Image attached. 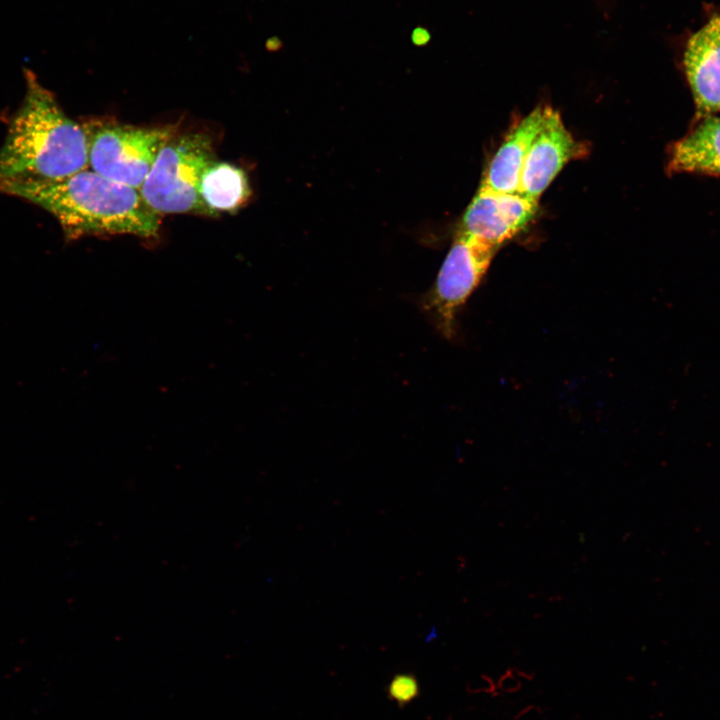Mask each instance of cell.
Listing matches in <instances>:
<instances>
[{
    "instance_id": "cell-1",
    "label": "cell",
    "mask_w": 720,
    "mask_h": 720,
    "mask_svg": "<svg viewBox=\"0 0 720 720\" xmlns=\"http://www.w3.org/2000/svg\"><path fill=\"white\" fill-rule=\"evenodd\" d=\"M0 193L29 201L55 217L68 240L85 236L157 235L158 213L141 192L90 168L61 179L0 178Z\"/></svg>"
},
{
    "instance_id": "cell-2",
    "label": "cell",
    "mask_w": 720,
    "mask_h": 720,
    "mask_svg": "<svg viewBox=\"0 0 720 720\" xmlns=\"http://www.w3.org/2000/svg\"><path fill=\"white\" fill-rule=\"evenodd\" d=\"M25 95L0 147V178L61 179L89 168L82 125L69 118L29 69Z\"/></svg>"
},
{
    "instance_id": "cell-3",
    "label": "cell",
    "mask_w": 720,
    "mask_h": 720,
    "mask_svg": "<svg viewBox=\"0 0 720 720\" xmlns=\"http://www.w3.org/2000/svg\"><path fill=\"white\" fill-rule=\"evenodd\" d=\"M215 160L207 135L175 133L159 152L140 188L141 195L159 215L211 216L199 195V184L205 168Z\"/></svg>"
},
{
    "instance_id": "cell-4",
    "label": "cell",
    "mask_w": 720,
    "mask_h": 720,
    "mask_svg": "<svg viewBox=\"0 0 720 720\" xmlns=\"http://www.w3.org/2000/svg\"><path fill=\"white\" fill-rule=\"evenodd\" d=\"M89 168L140 190L159 152L175 134L171 127H138L108 120L82 125Z\"/></svg>"
},
{
    "instance_id": "cell-5",
    "label": "cell",
    "mask_w": 720,
    "mask_h": 720,
    "mask_svg": "<svg viewBox=\"0 0 720 720\" xmlns=\"http://www.w3.org/2000/svg\"><path fill=\"white\" fill-rule=\"evenodd\" d=\"M475 235L459 230L421 305L446 338L455 335L457 316L486 274L498 250Z\"/></svg>"
},
{
    "instance_id": "cell-6",
    "label": "cell",
    "mask_w": 720,
    "mask_h": 720,
    "mask_svg": "<svg viewBox=\"0 0 720 720\" xmlns=\"http://www.w3.org/2000/svg\"><path fill=\"white\" fill-rule=\"evenodd\" d=\"M538 201L520 193H501L486 187L468 205L460 229L500 247L535 217Z\"/></svg>"
},
{
    "instance_id": "cell-7",
    "label": "cell",
    "mask_w": 720,
    "mask_h": 720,
    "mask_svg": "<svg viewBox=\"0 0 720 720\" xmlns=\"http://www.w3.org/2000/svg\"><path fill=\"white\" fill-rule=\"evenodd\" d=\"M583 152V145L565 128L559 113L548 106L543 126L525 158L518 193L538 201L563 166Z\"/></svg>"
},
{
    "instance_id": "cell-8",
    "label": "cell",
    "mask_w": 720,
    "mask_h": 720,
    "mask_svg": "<svg viewBox=\"0 0 720 720\" xmlns=\"http://www.w3.org/2000/svg\"><path fill=\"white\" fill-rule=\"evenodd\" d=\"M684 66L696 112L707 117L720 110V16L712 17L688 40Z\"/></svg>"
},
{
    "instance_id": "cell-9",
    "label": "cell",
    "mask_w": 720,
    "mask_h": 720,
    "mask_svg": "<svg viewBox=\"0 0 720 720\" xmlns=\"http://www.w3.org/2000/svg\"><path fill=\"white\" fill-rule=\"evenodd\" d=\"M547 107L535 108L506 135L491 159L480 186L501 193L518 192L525 158L543 126Z\"/></svg>"
},
{
    "instance_id": "cell-10",
    "label": "cell",
    "mask_w": 720,
    "mask_h": 720,
    "mask_svg": "<svg viewBox=\"0 0 720 720\" xmlns=\"http://www.w3.org/2000/svg\"><path fill=\"white\" fill-rule=\"evenodd\" d=\"M668 169L672 173L720 176V117H705L687 136L675 142Z\"/></svg>"
},
{
    "instance_id": "cell-11",
    "label": "cell",
    "mask_w": 720,
    "mask_h": 720,
    "mask_svg": "<svg viewBox=\"0 0 720 720\" xmlns=\"http://www.w3.org/2000/svg\"><path fill=\"white\" fill-rule=\"evenodd\" d=\"M250 193L247 176L237 166L215 160L202 173L199 195L212 215L239 209Z\"/></svg>"
},
{
    "instance_id": "cell-12",
    "label": "cell",
    "mask_w": 720,
    "mask_h": 720,
    "mask_svg": "<svg viewBox=\"0 0 720 720\" xmlns=\"http://www.w3.org/2000/svg\"><path fill=\"white\" fill-rule=\"evenodd\" d=\"M387 690L389 698L399 707L409 704L419 695L418 681L414 675L409 673L395 675Z\"/></svg>"
},
{
    "instance_id": "cell-13",
    "label": "cell",
    "mask_w": 720,
    "mask_h": 720,
    "mask_svg": "<svg viewBox=\"0 0 720 720\" xmlns=\"http://www.w3.org/2000/svg\"><path fill=\"white\" fill-rule=\"evenodd\" d=\"M410 39L413 45L417 47H423L431 41L432 35L427 28L423 26H417L412 30Z\"/></svg>"
}]
</instances>
